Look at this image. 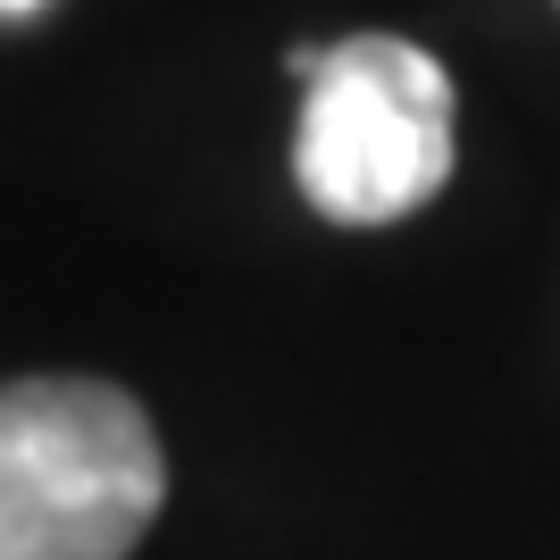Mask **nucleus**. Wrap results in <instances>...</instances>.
I'll use <instances>...</instances> for the list:
<instances>
[{"instance_id":"f257e3e1","label":"nucleus","mask_w":560,"mask_h":560,"mask_svg":"<svg viewBox=\"0 0 560 560\" xmlns=\"http://www.w3.org/2000/svg\"><path fill=\"white\" fill-rule=\"evenodd\" d=\"M160 502L167 452L126 385H0V560H135Z\"/></svg>"},{"instance_id":"f03ea898","label":"nucleus","mask_w":560,"mask_h":560,"mask_svg":"<svg viewBox=\"0 0 560 560\" xmlns=\"http://www.w3.org/2000/svg\"><path fill=\"white\" fill-rule=\"evenodd\" d=\"M452 75L401 34H343L302 101L293 185L335 226H394L452 185Z\"/></svg>"},{"instance_id":"7ed1b4c3","label":"nucleus","mask_w":560,"mask_h":560,"mask_svg":"<svg viewBox=\"0 0 560 560\" xmlns=\"http://www.w3.org/2000/svg\"><path fill=\"white\" fill-rule=\"evenodd\" d=\"M0 9H43V0H0Z\"/></svg>"}]
</instances>
